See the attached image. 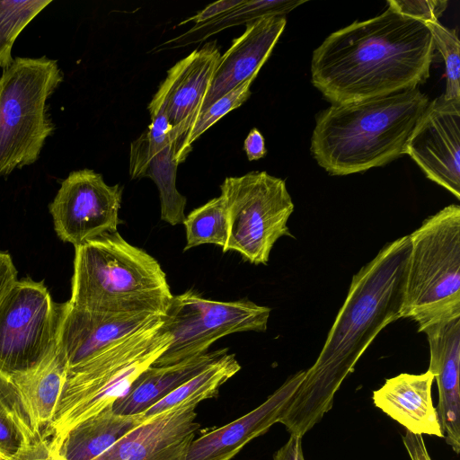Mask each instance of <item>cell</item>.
Instances as JSON below:
<instances>
[{
	"label": "cell",
	"instance_id": "1",
	"mask_svg": "<svg viewBox=\"0 0 460 460\" xmlns=\"http://www.w3.org/2000/svg\"><path fill=\"white\" fill-rule=\"evenodd\" d=\"M409 251V235L387 243L353 276L318 358L279 419L290 435L303 438L323 419L363 352L402 318Z\"/></svg>",
	"mask_w": 460,
	"mask_h": 460
},
{
	"label": "cell",
	"instance_id": "2",
	"mask_svg": "<svg viewBox=\"0 0 460 460\" xmlns=\"http://www.w3.org/2000/svg\"><path fill=\"white\" fill-rule=\"evenodd\" d=\"M435 50L425 23L387 6L331 33L314 50L311 81L332 104L384 97L424 84Z\"/></svg>",
	"mask_w": 460,
	"mask_h": 460
},
{
	"label": "cell",
	"instance_id": "3",
	"mask_svg": "<svg viewBox=\"0 0 460 460\" xmlns=\"http://www.w3.org/2000/svg\"><path fill=\"white\" fill-rule=\"evenodd\" d=\"M429 100L419 88L345 104L315 118L310 151L331 175L384 166L405 155L406 143Z\"/></svg>",
	"mask_w": 460,
	"mask_h": 460
},
{
	"label": "cell",
	"instance_id": "4",
	"mask_svg": "<svg viewBox=\"0 0 460 460\" xmlns=\"http://www.w3.org/2000/svg\"><path fill=\"white\" fill-rule=\"evenodd\" d=\"M172 296L159 262L119 232L75 247L69 303L78 308L163 315Z\"/></svg>",
	"mask_w": 460,
	"mask_h": 460
},
{
	"label": "cell",
	"instance_id": "5",
	"mask_svg": "<svg viewBox=\"0 0 460 460\" xmlns=\"http://www.w3.org/2000/svg\"><path fill=\"white\" fill-rule=\"evenodd\" d=\"M172 336L161 318L69 369L54 417L41 438L55 442L69 429L125 396L167 349Z\"/></svg>",
	"mask_w": 460,
	"mask_h": 460
},
{
	"label": "cell",
	"instance_id": "6",
	"mask_svg": "<svg viewBox=\"0 0 460 460\" xmlns=\"http://www.w3.org/2000/svg\"><path fill=\"white\" fill-rule=\"evenodd\" d=\"M409 235L402 318L422 328L460 315V207L450 204Z\"/></svg>",
	"mask_w": 460,
	"mask_h": 460
},
{
	"label": "cell",
	"instance_id": "7",
	"mask_svg": "<svg viewBox=\"0 0 460 460\" xmlns=\"http://www.w3.org/2000/svg\"><path fill=\"white\" fill-rule=\"evenodd\" d=\"M64 78L47 56L13 58L0 76V176L34 164L55 129L47 102Z\"/></svg>",
	"mask_w": 460,
	"mask_h": 460
},
{
	"label": "cell",
	"instance_id": "8",
	"mask_svg": "<svg viewBox=\"0 0 460 460\" xmlns=\"http://www.w3.org/2000/svg\"><path fill=\"white\" fill-rule=\"evenodd\" d=\"M228 216L223 252H237L252 264H267L275 243L292 236L288 221L294 203L284 180L266 172L226 177L220 185Z\"/></svg>",
	"mask_w": 460,
	"mask_h": 460
},
{
	"label": "cell",
	"instance_id": "9",
	"mask_svg": "<svg viewBox=\"0 0 460 460\" xmlns=\"http://www.w3.org/2000/svg\"><path fill=\"white\" fill-rule=\"evenodd\" d=\"M271 309L243 299L204 298L194 290L172 296L162 315V329L172 336L154 367L172 365L204 354L218 339L243 332H265Z\"/></svg>",
	"mask_w": 460,
	"mask_h": 460
},
{
	"label": "cell",
	"instance_id": "10",
	"mask_svg": "<svg viewBox=\"0 0 460 460\" xmlns=\"http://www.w3.org/2000/svg\"><path fill=\"white\" fill-rule=\"evenodd\" d=\"M62 304L43 284L17 280L0 303V370H29L57 352Z\"/></svg>",
	"mask_w": 460,
	"mask_h": 460
},
{
	"label": "cell",
	"instance_id": "11",
	"mask_svg": "<svg viewBox=\"0 0 460 460\" xmlns=\"http://www.w3.org/2000/svg\"><path fill=\"white\" fill-rule=\"evenodd\" d=\"M121 199L119 184L108 185L91 169L71 172L49 204L58 236L76 247L118 232Z\"/></svg>",
	"mask_w": 460,
	"mask_h": 460
},
{
	"label": "cell",
	"instance_id": "12",
	"mask_svg": "<svg viewBox=\"0 0 460 460\" xmlns=\"http://www.w3.org/2000/svg\"><path fill=\"white\" fill-rule=\"evenodd\" d=\"M428 179L460 199V100L429 101L405 146Z\"/></svg>",
	"mask_w": 460,
	"mask_h": 460
},
{
	"label": "cell",
	"instance_id": "13",
	"mask_svg": "<svg viewBox=\"0 0 460 460\" xmlns=\"http://www.w3.org/2000/svg\"><path fill=\"white\" fill-rule=\"evenodd\" d=\"M220 57L217 41L206 42L171 67L156 92L172 128L170 136L178 164L189 155L186 139L200 114Z\"/></svg>",
	"mask_w": 460,
	"mask_h": 460
},
{
	"label": "cell",
	"instance_id": "14",
	"mask_svg": "<svg viewBox=\"0 0 460 460\" xmlns=\"http://www.w3.org/2000/svg\"><path fill=\"white\" fill-rule=\"evenodd\" d=\"M151 123L130 145L129 174L150 178L156 185L161 219L171 226L183 224L186 198L176 188L177 163L171 140V126L162 98L156 93L148 105Z\"/></svg>",
	"mask_w": 460,
	"mask_h": 460
},
{
	"label": "cell",
	"instance_id": "15",
	"mask_svg": "<svg viewBox=\"0 0 460 460\" xmlns=\"http://www.w3.org/2000/svg\"><path fill=\"white\" fill-rule=\"evenodd\" d=\"M162 315L110 314L62 304L57 352L67 371L119 341L157 322Z\"/></svg>",
	"mask_w": 460,
	"mask_h": 460
},
{
	"label": "cell",
	"instance_id": "16",
	"mask_svg": "<svg viewBox=\"0 0 460 460\" xmlns=\"http://www.w3.org/2000/svg\"><path fill=\"white\" fill-rule=\"evenodd\" d=\"M195 408L181 405L148 417L93 460H185L199 429Z\"/></svg>",
	"mask_w": 460,
	"mask_h": 460
},
{
	"label": "cell",
	"instance_id": "17",
	"mask_svg": "<svg viewBox=\"0 0 460 460\" xmlns=\"http://www.w3.org/2000/svg\"><path fill=\"white\" fill-rule=\"evenodd\" d=\"M305 375V370H300L290 376L254 410L194 438L185 460H231L248 442L279 421Z\"/></svg>",
	"mask_w": 460,
	"mask_h": 460
},
{
	"label": "cell",
	"instance_id": "18",
	"mask_svg": "<svg viewBox=\"0 0 460 460\" xmlns=\"http://www.w3.org/2000/svg\"><path fill=\"white\" fill-rule=\"evenodd\" d=\"M429 346V371L438 389L436 408L443 438L456 454L460 451V315L422 328Z\"/></svg>",
	"mask_w": 460,
	"mask_h": 460
},
{
	"label": "cell",
	"instance_id": "19",
	"mask_svg": "<svg viewBox=\"0 0 460 460\" xmlns=\"http://www.w3.org/2000/svg\"><path fill=\"white\" fill-rule=\"evenodd\" d=\"M287 24L286 16L260 19L221 55L200 114L217 99L250 79H255L270 58ZM199 114V115H200Z\"/></svg>",
	"mask_w": 460,
	"mask_h": 460
},
{
	"label": "cell",
	"instance_id": "20",
	"mask_svg": "<svg viewBox=\"0 0 460 460\" xmlns=\"http://www.w3.org/2000/svg\"><path fill=\"white\" fill-rule=\"evenodd\" d=\"M433 381L429 370L419 375L400 374L373 392V402L407 431L443 438L431 397Z\"/></svg>",
	"mask_w": 460,
	"mask_h": 460
},
{
	"label": "cell",
	"instance_id": "21",
	"mask_svg": "<svg viewBox=\"0 0 460 460\" xmlns=\"http://www.w3.org/2000/svg\"><path fill=\"white\" fill-rule=\"evenodd\" d=\"M147 419L142 413H116L111 405L48 444L51 453L59 459L93 460Z\"/></svg>",
	"mask_w": 460,
	"mask_h": 460
},
{
	"label": "cell",
	"instance_id": "22",
	"mask_svg": "<svg viewBox=\"0 0 460 460\" xmlns=\"http://www.w3.org/2000/svg\"><path fill=\"white\" fill-rule=\"evenodd\" d=\"M226 352L228 349L224 348L172 365L149 367L135 381L129 392L112 404V410L124 415L143 413Z\"/></svg>",
	"mask_w": 460,
	"mask_h": 460
},
{
	"label": "cell",
	"instance_id": "23",
	"mask_svg": "<svg viewBox=\"0 0 460 460\" xmlns=\"http://www.w3.org/2000/svg\"><path fill=\"white\" fill-rule=\"evenodd\" d=\"M66 376L67 366L58 352L29 370L10 376L40 434L54 417Z\"/></svg>",
	"mask_w": 460,
	"mask_h": 460
},
{
	"label": "cell",
	"instance_id": "24",
	"mask_svg": "<svg viewBox=\"0 0 460 460\" xmlns=\"http://www.w3.org/2000/svg\"><path fill=\"white\" fill-rule=\"evenodd\" d=\"M306 1L303 0H241L240 4L219 17L200 25L192 26L184 33L159 45L162 51L201 43L208 37L233 26L250 24L260 19L286 16Z\"/></svg>",
	"mask_w": 460,
	"mask_h": 460
},
{
	"label": "cell",
	"instance_id": "25",
	"mask_svg": "<svg viewBox=\"0 0 460 460\" xmlns=\"http://www.w3.org/2000/svg\"><path fill=\"white\" fill-rule=\"evenodd\" d=\"M40 437L11 376L0 370V460H17Z\"/></svg>",
	"mask_w": 460,
	"mask_h": 460
},
{
	"label": "cell",
	"instance_id": "26",
	"mask_svg": "<svg viewBox=\"0 0 460 460\" xmlns=\"http://www.w3.org/2000/svg\"><path fill=\"white\" fill-rule=\"evenodd\" d=\"M240 369L235 355L226 352L142 414L148 418L176 406H197L201 401L215 397L219 388Z\"/></svg>",
	"mask_w": 460,
	"mask_h": 460
},
{
	"label": "cell",
	"instance_id": "27",
	"mask_svg": "<svg viewBox=\"0 0 460 460\" xmlns=\"http://www.w3.org/2000/svg\"><path fill=\"white\" fill-rule=\"evenodd\" d=\"M184 251L205 243L225 247L228 239V216L224 198H214L193 209L183 221Z\"/></svg>",
	"mask_w": 460,
	"mask_h": 460
},
{
	"label": "cell",
	"instance_id": "28",
	"mask_svg": "<svg viewBox=\"0 0 460 460\" xmlns=\"http://www.w3.org/2000/svg\"><path fill=\"white\" fill-rule=\"evenodd\" d=\"M52 0H0V68L13 61V46L25 27Z\"/></svg>",
	"mask_w": 460,
	"mask_h": 460
},
{
	"label": "cell",
	"instance_id": "29",
	"mask_svg": "<svg viewBox=\"0 0 460 460\" xmlns=\"http://www.w3.org/2000/svg\"><path fill=\"white\" fill-rule=\"evenodd\" d=\"M431 32L435 49L441 54L446 68L447 100H460V42L456 31L443 26L439 22L426 23Z\"/></svg>",
	"mask_w": 460,
	"mask_h": 460
},
{
	"label": "cell",
	"instance_id": "30",
	"mask_svg": "<svg viewBox=\"0 0 460 460\" xmlns=\"http://www.w3.org/2000/svg\"><path fill=\"white\" fill-rule=\"evenodd\" d=\"M253 81V78L250 79L231 90L213 102L199 116L186 139L185 148L188 155L192 150V144L195 140L222 117L247 101L251 95V85Z\"/></svg>",
	"mask_w": 460,
	"mask_h": 460
},
{
	"label": "cell",
	"instance_id": "31",
	"mask_svg": "<svg viewBox=\"0 0 460 460\" xmlns=\"http://www.w3.org/2000/svg\"><path fill=\"white\" fill-rule=\"evenodd\" d=\"M387 6L423 23L438 22L447 7L444 0H388Z\"/></svg>",
	"mask_w": 460,
	"mask_h": 460
},
{
	"label": "cell",
	"instance_id": "32",
	"mask_svg": "<svg viewBox=\"0 0 460 460\" xmlns=\"http://www.w3.org/2000/svg\"><path fill=\"white\" fill-rule=\"evenodd\" d=\"M240 2L241 0L217 1L197 13L194 16L182 21L181 23H179V25H182L190 22L194 23L193 26L203 24L230 11L234 7L237 6Z\"/></svg>",
	"mask_w": 460,
	"mask_h": 460
},
{
	"label": "cell",
	"instance_id": "33",
	"mask_svg": "<svg viewBox=\"0 0 460 460\" xmlns=\"http://www.w3.org/2000/svg\"><path fill=\"white\" fill-rule=\"evenodd\" d=\"M17 281V270L10 254L0 251V303Z\"/></svg>",
	"mask_w": 460,
	"mask_h": 460
},
{
	"label": "cell",
	"instance_id": "34",
	"mask_svg": "<svg viewBox=\"0 0 460 460\" xmlns=\"http://www.w3.org/2000/svg\"><path fill=\"white\" fill-rule=\"evenodd\" d=\"M243 149L249 161L259 160L266 155L264 137L257 128L251 129L247 135Z\"/></svg>",
	"mask_w": 460,
	"mask_h": 460
},
{
	"label": "cell",
	"instance_id": "35",
	"mask_svg": "<svg viewBox=\"0 0 460 460\" xmlns=\"http://www.w3.org/2000/svg\"><path fill=\"white\" fill-rule=\"evenodd\" d=\"M402 441L411 460H431L421 435L407 431Z\"/></svg>",
	"mask_w": 460,
	"mask_h": 460
},
{
	"label": "cell",
	"instance_id": "36",
	"mask_svg": "<svg viewBox=\"0 0 460 460\" xmlns=\"http://www.w3.org/2000/svg\"><path fill=\"white\" fill-rule=\"evenodd\" d=\"M17 460H62L55 456L49 447L48 441L41 437L38 438Z\"/></svg>",
	"mask_w": 460,
	"mask_h": 460
},
{
	"label": "cell",
	"instance_id": "37",
	"mask_svg": "<svg viewBox=\"0 0 460 460\" xmlns=\"http://www.w3.org/2000/svg\"><path fill=\"white\" fill-rule=\"evenodd\" d=\"M301 439L302 438L290 435L288 442L274 455V460H305Z\"/></svg>",
	"mask_w": 460,
	"mask_h": 460
}]
</instances>
